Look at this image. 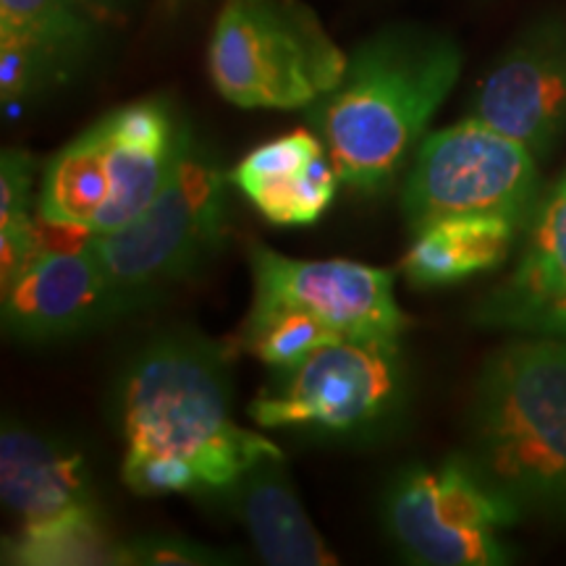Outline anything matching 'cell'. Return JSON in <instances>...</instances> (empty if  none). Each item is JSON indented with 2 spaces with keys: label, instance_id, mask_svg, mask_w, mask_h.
<instances>
[{
  "label": "cell",
  "instance_id": "obj_15",
  "mask_svg": "<svg viewBox=\"0 0 566 566\" xmlns=\"http://www.w3.org/2000/svg\"><path fill=\"white\" fill-rule=\"evenodd\" d=\"M229 512L242 522L254 551L271 566H336L286 470L281 449L258 457L221 488Z\"/></svg>",
  "mask_w": 566,
  "mask_h": 566
},
{
  "label": "cell",
  "instance_id": "obj_6",
  "mask_svg": "<svg viewBox=\"0 0 566 566\" xmlns=\"http://www.w3.org/2000/svg\"><path fill=\"white\" fill-rule=\"evenodd\" d=\"M226 179L192 126L184 124L179 153L160 195L129 226L92 239L111 283L134 313L195 275L221 250Z\"/></svg>",
  "mask_w": 566,
  "mask_h": 566
},
{
  "label": "cell",
  "instance_id": "obj_11",
  "mask_svg": "<svg viewBox=\"0 0 566 566\" xmlns=\"http://www.w3.org/2000/svg\"><path fill=\"white\" fill-rule=\"evenodd\" d=\"M129 313L134 310L111 283L92 242L42 254L0 289L3 334L30 346L69 342Z\"/></svg>",
  "mask_w": 566,
  "mask_h": 566
},
{
  "label": "cell",
  "instance_id": "obj_2",
  "mask_svg": "<svg viewBox=\"0 0 566 566\" xmlns=\"http://www.w3.org/2000/svg\"><path fill=\"white\" fill-rule=\"evenodd\" d=\"M124 459H174L218 493L279 446L231 417L229 346L195 331H168L126 363L116 386Z\"/></svg>",
  "mask_w": 566,
  "mask_h": 566
},
{
  "label": "cell",
  "instance_id": "obj_10",
  "mask_svg": "<svg viewBox=\"0 0 566 566\" xmlns=\"http://www.w3.org/2000/svg\"><path fill=\"white\" fill-rule=\"evenodd\" d=\"M247 263L258 302L315 315L344 336H405L412 325L396 302L394 273L354 260H296L250 242Z\"/></svg>",
  "mask_w": 566,
  "mask_h": 566
},
{
  "label": "cell",
  "instance_id": "obj_14",
  "mask_svg": "<svg viewBox=\"0 0 566 566\" xmlns=\"http://www.w3.org/2000/svg\"><path fill=\"white\" fill-rule=\"evenodd\" d=\"M229 181L273 226H313L342 184L323 139L294 129L265 142L231 168Z\"/></svg>",
  "mask_w": 566,
  "mask_h": 566
},
{
  "label": "cell",
  "instance_id": "obj_17",
  "mask_svg": "<svg viewBox=\"0 0 566 566\" xmlns=\"http://www.w3.org/2000/svg\"><path fill=\"white\" fill-rule=\"evenodd\" d=\"M522 226L504 216H459L424 226L401 258V273L415 289L457 286L493 271L512 252Z\"/></svg>",
  "mask_w": 566,
  "mask_h": 566
},
{
  "label": "cell",
  "instance_id": "obj_21",
  "mask_svg": "<svg viewBox=\"0 0 566 566\" xmlns=\"http://www.w3.org/2000/svg\"><path fill=\"white\" fill-rule=\"evenodd\" d=\"M338 338H344V334L300 307L252 300L250 313L237 334V349L252 354L271 370H286Z\"/></svg>",
  "mask_w": 566,
  "mask_h": 566
},
{
  "label": "cell",
  "instance_id": "obj_3",
  "mask_svg": "<svg viewBox=\"0 0 566 566\" xmlns=\"http://www.w3.org/2000/svg\"><path fill=\"white\" fill-rule=\"evenodd\" d=\"M462 459L522 514L566 516V338L533 336L488 357Z\"/></svg>",
  "mask_w": 566,
  "mask_h": 566
},
{
  "label": "cell",
  "instance_id": "obj_13",
  "mask_svg": "<svg viewBox=\"0 0 566 566\" xmlns=\"http://www.w3.org/2000/svg\"><path fill=\"white\" fill-rule=\"evenodd\" d=\"M0 495L21 525L97 506L87 457L66 438L17 420L0 430Z\"/></svg>",
  "mask_w": 566,
  "mask_h": 566
},
{
  "label": "cell",
  "instance_id": "obj_1",
  "mask_svg": "<svg viewBox=\"0 0 566 566\" xmlns=\"http://www.w3.org/2000/svg\"><path fill=\"white\" fill-rule=\"evenodd\" d=\"M462 48L451 34L391 24L349 53L342 82L307 108L342 184L386 195L462 74Z\"/></svg>",
  "mask_w": 566,
  "mask_h": 566
},
{
  "label": "cell",
  "instance_id": "obj_4",
  "mask_svg": "<svg viewBox=\"0 0 566 566\" xmlns=\"http://www.w3.org/2000/svg\"><path fill=\"white\" fill-rule=\"evenodd\" d=\"M412 399L401 336H344L260 388L254 424L321 441L373 443L405 422Z\"/></svg>",
  "mask_w": 566,
  "mask_h": 566
},
{
  "label": "cell",
  "instance_id": "obj_18",
  "mask_svg": "<svg viewBox=\"0 0 566 566\" xmlns=\"http://www.w3.org/2000/svg\"><path fill=\"white\" fill-rule=\"evenodd\" d=\"M108 197V134L95 122L63 145L42 174L38 216L42 221L95 233Z\"/></svg>",
  "mask_w": 566,
  "mask_h": 566
},
{
  "label": "cell",
  "instance_id": "obj_12",
  "mask_svg": "<svg viewBox=\"0 0 566 566\" xmlns=\"http://www.w3.org/2000/svg\"><path fill=\"white\" fill-rule=\"evenodd\" d=\"M95 38L97 17L82 0H0L3 105L69 80Z\"/></svg>",
  "mask_w": 566,
  "mask_h": 566
},
{
  "label": "cell",
  "instance_id": "obj_24",
  "mask_svg": "<svg viewBox=\"0 0 566 566\" xmlns=\"http://www.w3.org/2000/svg\"><path fill=\"white\" fill-rule=\"evenodd\" d=\"M97 19H118L129 9V0H82Z\"/></svg>",
  "mask_w": 566,
  "mask_h": 566
},
{
  "label": "cell",
  "instance_id": "obj_16",
  "mask_svg": "<svg viewBox=\"0 0 566 566\" xmlns=\"http://www.w3.org/2000/svg\"><path fill=\"white\" fill-rule=\"evenodd\" d=\"M527 226L514 273L472 313L480 328L522 331L530 317L566 296V176L537 202Z\"/></svg>",
  "mask_w": 566,
  "mask_h": 566
},
{
  "label": "cell",
  "instance_id": "obj_7",
  "mask_svg": "<svg viewBox=\"0 0 566 566\" xmlns=\"http://www.w3.org/2000/svg\"><path fill=\"white\" fill-rule=\"evenodd\" d=\"M537 158L493 126L467 116L424 134L409 163L401 210L409 231L459 216H504L527 226L541 202Z\"/></svg>",
  "mask_w": 566,
  "mask_h": 566
},
{
  "label": "cell",
  "instance_id": "obj_22",
  "mask_svg": "<svg viewBox=\"0 0 566 566\" xmlns=\"http://www.w3.org/2000/svg\"><path fill=\"white\" fill-rule=\"evenodd\" d=\"M126 566H223L233 564L231 551L212 548L187 535L153 533L124 541Z\"/></svg>",
  "mask_w": 566,
  "mask_h": 566
},
{
  "label": "cell",
  "instance_id": "obj_19",
  "mask_svg": "<svg viewBox=\"0 0 566 566\" xmlns=\"http://www.w3.org/2000/svg\"><path fill=\"white\" fill-rule=\"evenodd\" d=\"M3 562L13 566H126V556L124 541L111 535L101 506H95L24 522L17 535L3 541Z\"/></svg>",
  "mask_w": 566,
  "mask_h": 566
},
{
  "label": "cell",
  "instance_id": "obj_8",
  "mask_svg": "<svg viewBox=\"0 0 566 566\" xmlns=\"http://www.w3.org/2000/svg\"><path fill=\"white\" fill-rule=\"evenodd\" d=\"M520 509L499 495L462 457L441 467L412 464L388 483L384 527L409 564L499 566L512 562L501 530Z\"/></svg>",
  "mask_w": 566,
  "mask_h": 566
},
{
  "label": "cell",
  "instance_id": "obj_9",
  "mask_svg": "<svg viewBox=\"0 0 566 566\" xmlns=\"http://www.w3.org/2000/svg\"><path fill=\"white\" fill-rule=\"evenodd\" d=\"M546 158L566 134V17L546 13L480 76L470 113Z\"/></svg>",
  "mask_w": 566,
  "mask_h": 566
},
{
  "label": "cell",
  "instance_id": "obj_5",
  "mask_svg": "<svg viewBox=\"0 0 566 566\" xmlns=\"http://www.w3.org/2000/svg\"><path fill=\"white\" fill-rule=\"evenodd\" d=\"M346 63L302 0H226L208 45L218 95L247 111H307L342 82Z\"/></svg>",
  "mask_w": 566,
  "mask_h": 566
},
{
  "label": "cell",
  "instance_id": "obj_20",
  "mask_svg": "<svg viewBox=\"0 0 566 566\" xmlns=\"http://www.w3.org/2000/svg\"><path fill=\"white\" fill-rule=\"evenodd\" d=\"M179 145L181 137L174 147H137L116 142L108 134V197L97 216L95 237L124 229L147 210L171 176Z\"/></svg>",
  "mask_w": 566,
  "mask_h": 566
},
{
  "label": "cell",
  "instance_id": "obj_23",
  "mask_svg": "<svg viewBox=\"0 0 566 566\" xmlns=\"http://www.w3.org/2000/svg\"><path fill=\"white\" fill-rule=\"evenodd\" d=\"M520 334H530V336H558L566 338V296L562 300L551 302L546 310H541L535 317H530L525 323V328Z\"/></svg>",
  "mask_w": 566,
  "mask_h": 566
}]
</instances>
